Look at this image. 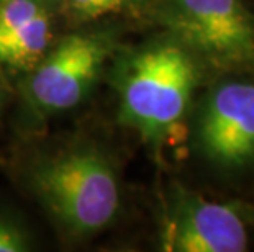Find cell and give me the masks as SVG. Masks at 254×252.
Listing matches in <instances>:
<instances>
[{
	"instance_id": "cell-11",
	"label": "cell",
	"mask_w": 254,
	"mask_h": 252,
	"mask_svg": "<svg viewBox=\"0 0 254 252\" xmlns=\"http://www.w3.org/2000/svg\"><path fill=\"white\" fill-rule=\"evenodd\" d=\"M0 2H3V0H0Z\"/></svg>"
},
{
	"instance_id": "cell-10",
	"label": "cell",
	"mask_w": 254,
	"mask_h": 252,
	"mask_svg": "<svg viewBox=\"0 0 254 252\" xmlns=\"http://www.w3.org/2000/svg\"><path fill=\"white\" fill-rule=\"evenodd\" d=\"M3 105H5V87H3V84L0 82V113H2Z\"/></svg>"
},
{
	"instance_id": "cell-4",
	"label": "cell",
	"mask_w": 254,
	"mask_h": 252,
	"mask_svg": "<svg viewBox=\"0 0 254 252\" xmlns=\"http://www.w3.org/2000/svg\"><path fill=\"white\" fill-rule=\"evenodd\" d=\"M122 50L112 28L77 26L56 38L26 76V101L36 116L74 110L92 94L104 69Z\"/></svg>"
},
{
	"instance_id": "cell-5",
	"label": "cell",
	"mask_w": 254,
	"mask_h": 252,
	"mask_svg": "<svg viewBox=\"0 0 254 252\" xmlns=\"http://www.w3.org/2000/svg\"><path fill=\"white\" fill-rule=\"evenodd\" d=\"M192 144L223 174L254 169V76L221 74L192 106Z\"/></svg>"
},
{
	"instance_id": "cell-7",
	"label": "cell",
	"mask_w": 254,
	"mask_h": 252,
	"mask_svg": "<svg viewBox=\"0 0 254 252\" xmlns=\"http://www.w3.org/2000/svg\"><path fill=\"white\" fill-rule=\"evenodd\" d=\"M61 0L0 2V69L28 74L58 38Z\"/></svg>"
},
{
	"instance_id": "cell-6",
	"label": "cell",
	"mask_w": 254,
	"mask_h": 252,
	"mask_svg": "<svg viewBox=\"0 0 254 252\" xmlns=\"http://www.w3.org/2000/svg\"><path fill=\"white\" fill-rule=\"evenodd\" d=\"M250 214L238 202L208 200L184 185L167 194L161 249L167 252H245Z\"/></svg>"
},
{
	"instance_id": "cell-9",
	"label": "cell",
	"mask_w": 254,
	"mask_h": 252,
	"mask_svg": "<svg viewBox=\"0 0 254 252\" xmlns=\"http://www.w3.org/2000/svg\"><path fill=\"white\" fill-rule=\"evenodd\" d=\"M33 249L30 229L13 214L0 211V252H28Z\"/></svg>"
},
{
	"instance_id": "cell-3",
	"label": "cell",
	"mask_w": 254,
	"mask_h": 252,
	"mask_svg": "<svg viewBox=\"0 0 254 252\" xmlns=\"http://www.w3.org/2000/svg\"><path fill=\"white\" fill-rule=\"evenodd\" d=\"M146 17L210 72L254 76V13L245 0H154Z\"/></svg>"
},
{
	"instance_id": "cell-8",
	"label": "cell",
	"mask_w": 254,
	"mask_h": 252,
	"mask_svg": "<svg viewBox=\"0 0 254 252\" xmlns=\"http://www.w3.org/2000/svg\"><path fill=\"white\" fill-rule=\"evenodd\" d=\"M153 2L154 0H61V12L63 20L72 28H77L122 15H146Z\"/></svg>"
},
{
	"instance_id": "cell-2",
	"label": "cell",
	"mask_w": 254,
	"mask_h": 252,
	"mask_svg": "<svg viewBox=\"0 0 254 252\" xmlns=\"http://www.w3.org/2000/svg\"><path fill=\"white\" fill-rule=\"evenodd\" d=\"M26 187L64 238L84 241L105 231L122 211L115 157L92 139H74L31 160Z\"/></svg>"
},
{
	"instance_id": "cell-1",
	"label": "cell",
	"mask_w": 254,
	"mask_h": 252,
	"mask_svg": "<svg viewBox=\"0 0 254 252\" xmlns=\"http://www.w3.org/2000/svg\"><path fill=\"white\" fill-rule=\"evenodd\" d=\"M118 121L159 151L190 115L193 97L210 71L166 31L113 57Z\"/></svg>"
}]
</instances>
